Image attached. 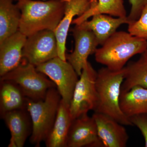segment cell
Returning a JSON list of instances; mask_svg holds the SVG:
<instances>
[{
    "label": "cell",
    "instance_id": "cell-8",
    "mask_svg": "<svg viewBox=\"0 0 147 147\" xmlns=\"http://www.w3.org/2000/svg\"><path fill=\"white\" fill-rule=\"evenodd\" d=\"M58 57L57 42L53 31L43 30L27 37L22 60L36 66Z\"/></svg>",
    "mask_w": 147,
    "mask_h": 147
},
{
    "label": "cell",
    "instance_id": "cell-2",
    "mask_svg": "<svg viewBox=\"0 0 147 147\" xmlns=\"http://www.w3.org/2000/svg\"><path fill=\"white\" fill-rule=\"evenodd\" d=\"M147 50V40L124 31L116 32L95 53L96 61L107 68L118 71L130 58Z\"/></svg>",
    "mask_w": 147,
    "mask_h": 147
},
{
    "label": "cell",
    "instance_id": "cell-16",
    "mask_svg": "<svg viewBox=\"0 0 147 147\" xmlns=\"http://www.w3.org/2000/svg\"><path fill=\"white\" fill-rule=\"evenodd\" d=\"M73 119L69 106L61 100L53 128L45 141L47 147H65L66 141Z\"/></svg>",
    "mask_w": 147,
    "mask_h": 147
},
{
    "label": "cell",
    "instance_id": "cell-9",
    "mask_svg": "<svg viewBox=\"0 0 147 147\" xmlns=\"http://www.w3.org/2000/svg\"><path fill=\"white\" fill-rule=\"evenodd\" d=\"M105 147L94 119L88 113L73 120L66 141L65 147Z\"/></svg>",
    "mask_w": 147,
    "mask_h": 147
},
{
    "label": "cell",
    "instance_id": "cell-15",
    "mask_svg": "<svg viewBox=\"0 0 147 147\" xmlns=\"http://www.w3.org/2000/svg\"><path fill=\"white\" fill-rule=\"evenodd\" d=\"M105 14H98L79 24L92 31L96 37L99 45H102L117 32L121 25L129 24L127 17H116Z\"/></svg>",
    "mask_w": 147,
    "mask_h": 147
},
{
    "label": "cell",
    "instance_id": "cell-23",
    "mask_svg": "<svg viewBox=\"0 0 147 147\" xmlns=\"http://www.w3.org/2000/svg\"><path fill=\"white\" fill-rule=\"evenodd\" d=\"M133 124L139 129L145 140V146L147 147V113L139 114L129 118Z\"/></svg>",
    "mask_w": 147,
    "mask_h": 147
},
{
    "label": "cell",
    "instance_id": "cell-21",
    "mask_svg": "<svg viewBox=\"0 0 147 147\" xmlns=\"http://www.w3.org/2000/svg\"><path fill=\"white\" fill-rule=\"evenodd\" d=\"M98 14H105L116 17H126L127 13L123 0H96L94 7L82 16L74 19L72 24L79 25Z\"/></svg>",
    "mask_w": 147,
    "mask_h": 147
},
{
    "label": "cell",
    "instance_id": "cell-12",
    "mask_svg": "<svg viewBox=\"0 0 147 147\" xmlns=\"http://www.w3.org/2000/svg\"><path fill=\"white\" fill-rule=\"evenodd\" d=\"M92 117L97 126L98 133L105 147H125L128 134L123 125L113 118L94 112Z\"/></svg>",
    "mask_w": 147,
    "mask_h": 147
},
{
    "label": "cell",
    "instance_id": "cell-13",
    "mask_svg": "<svg viewBox=\"0 0 147 147\" xmlns=\"http://www.w3.org/2000/svg\"><path fill=\"white\" fill-rule=\"evenodd\" d=\"M11 134L9 147H23L32 129L30 116L27 108L13 110L1 116Z\"/></svg>",
    "mask_w": 147,
    "mask_h": 147
},
{
    "label": "cell",
    "instance_id": "cell-25",
    "mask_svg": "<svg viewBox=\"0 0 147 147\" xmlns=\"http://www.w3.org/2000/svg\"><path fill=\"white\" fill-rule=\"evenodd\" d=\"M142 55H144L145 57H147V50H146V52L142 54Z\"/></svg>",
    "mask_w": 147,
    "mask_h": 147
},
{
    "label": "cell",
    "instance_id": "cell-24",
    "mask_svg": "<svg viewBox=\"0 0 147 147\" xmlns=\"http://www.w3.org/2000/svg\"><path fill=\"white\" fill-rule=\"evenodd\" d=\"M131 5V10L127 16L129 24L136 21L141 15L142 10L147 5V0H129Z\"/></svg>",
    "mask_w": 147,
    "mask_h": 147
},
{
    "label": "cell",
    "instance_id": "cell-22",
    "mask_svg": "<svg viewBox=\"0 0 147 147\" xmlns=\"http://www.w3.org/2000/svg\"><path fill=\"white\" fill-rule=\"evenodd\" d=\"M128 25V32L130 34L147 40V5L143 9L139 18Z\"/></svg>",
    "mask_w": 147,
    "mask_h": 147
},
{
    "label": "cell",
    "instance_id": "cell-17",
    "mask_svg": "<svg viewBox=\"0 0 147 147\" xmlns=\"http://www.w3.org/2000/svg\"><path fill=\"white\" fill-rule=\"evenodd\" d=\"M0 115L27 108L28 98L19 87L13 82L0 80Z\"/></svg>",
    "mask_w": 147,
    "mask_h": 147
},
{
    "label": "cell",
    "instance_id": "cell-6",
    "mask_svg": "<svg viewBox=\"0 0 147 147\" xmlns=\"http://www.w3.org/2000/svg\"><path fill=\"white\" fill-rule=\"evenodd\" d=\"M97 75V71L88 61L76 83L69 105L73 120L96 108L98 100L96 88Z\"/></svg>",
    "mask_w": 147,
    "mask_h": 147
},
{
    "label": "cell",
    "instance_id": "cell-26",
    "mask_svg": "<svg viewBox=\"0 0 147 147\" xmlns=\"http://www.w3.org/2000/svg\"><path fill=\"white\" fill-rule=\"evenodd\" d=\"M18 1H21V0H18Z\"/></svg>",
    "mask_w": 147,
    "mask_h": 147
},
{
    "label": "cell",
    "instance_id": "cell-14",
    "mask_svg": "<svg viewBox=\"0 0 147 147\" xmlns=\"http://www.w3.org/2000/svg\"><path fill=\"white\" fill-rule=\"evenodd\" d=\"M27 38L26 36L18 30L0 43V76L21 63Z\"/></svg>",
    "mask_w": 147,
    "mask_h": 147
},
{
    "label": "cell",
    "instance_id": "cell-4",
    "mask_svg": "<svg viewBox=\"0 0 147 147\" xmlns=\"http://www.w3.org/2000/svg\"><path fill=\"white\" fill-rule=\"evenodd\" d=\"M61 100L57 88L50 89L43 100L34 101L28 99L27 109L30 116L32 129L30 142L39 147L49 136L55 123Z\"/></svg>",
    "mask_w": 147,
    "mask_h": 147
},
{
    "label": "cell",
    "instance_id": "cell-10",
    "mask_svg": "<svg viewBox=\"0 0 147 147\" xmlns=\"http://www.w3.org/2000/svg\"><path fill=\"white\" fill-rule=\"evenodd\" d=\"M71 31L75 40V47L72 53L66 55V60L80 76L88 62V57L95 54L99 43L94 33L81 25H75Z\"/></svg>",
    "mask_w": 147,
    "mask_h": 147
},
{
    "label": "cell",
    "instance_id": "cell-18",
    "mask_svg": "<svg viewBox=\"0 0 147 147\" xmlns=\"http://www.w3.org/2000/svg\"><path fill=\"white\" fill-rule=\"evenodd\" d=\"M21 16L13 0H0V43L19 30Z\"/></svg>",
    "mask_w": 147,
    "mask_h": 147
},
{
    "label": "cell",
    "instance_id": "cell-7",
    "mask_svg": "<svg viewBox=\"0 0 147 147\" xmlns=\"http://www.w3.org/2000/svg\"><path fill=\"white\" fill-rule=\"evenodd\" d=\"M36 67L38 71L48 76L55 83L62 100L69 106L79 76L72 66L67 61L58 57Z\"/></svg>",
    "mask_w": 147,
    "mask_h": 147
},
{
    "label": "cell",
    "instance_id": "cell-11",
    "mask_svg": "<svg viewBox=\"0 0 147 147\" xmlns=\"http://www.w3.org/2000/svg\"><path fill=\"white\" fill-rule=\"evenodd\" d=\"M64 14L56 30L54 31L58 45V57L66 60V42L70 25L74 18L84 14L90 8L93 7L96 0H64Z\"/></svg>",
    "mask_w": 147,
    "mask_h": 147
},
{
    "label": "cell",
    "instance_id": "cell-5",
    "mask_svg": "<svg viewBox=\"0 0 147 147\" xmlns=\"http://www.w3.org/2000/svg\"><path fill=\"white\" fill-rule=\"evenodd\" d=\"M45 75L37 70L36 66L22 60L17 67L1 76L0 80H7L17 85L29 99L43 100L51 88L56 85Z\"/></svg>",
    "mask_w": 147,
    "mask_h": 147
},
{
    "label": "cell",
    "instance_id": "cell-20",
    "mask_svg": "<svg viewBox=\"0 0 147 147\" xmlns=\"http://www.w3.org/2000/svg\"><path fill=\"white\" fill-rule=\"evenodd\" d=\"M125 77L121 92L128 91L135 86L147 88V57L142 55L139 60L125 67Z\"/></svg>",
    "mask_w": 147,
    "mask_h": 147
},
{
    "label": "cell",
    "instance_id": "cell-1",
    "mask_svg": "<svg viewBox=\"0 0 147 147\" xmlns=\"http://www.w3.org/2000/svg\"><path fill=\"white\" fill-rule=\"evenodd\" d=\"M17 5L21 14L19 31L27 37L43 30L54 31L64 14V0H21Z\"/></svg>",
    "mask_w": 147,
    "mask_h": 147
},
{
    "label": "cell",
    "instance_id": "cell-19",
    "mask_svg": "<svg viewBox=\"0 0 147 147\" xmlns=\"http://www.w3.org/2000/svg\"><path fill=\"white\" fill-rule=\"evenodd\" d=\"M120 106L129 118L132 116L147 113V88L135 86L128 91L121 92Z\"/></svg>",
    "mask_w": 147,
    "mask_h": 147
},
{
    "label": "cell",
    "instance_id": "cell-3",
    "mask_svg": "<svg viewBox=\"0 0 147 147\" xmlns=\"http://www.w3.org/2000/svg\"><path fill=\"white\" fill-rule=\"evenodd\" d=\"M125 72V67L118 71L102 67L97 71L96 88L98 100L94 112L109 116L124 125L133 126L120 106L121 87Z\"/></svg>",
    "mask_w": 147,
    "mask_h": 147
}]
</instances>
